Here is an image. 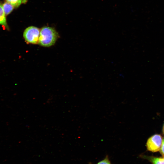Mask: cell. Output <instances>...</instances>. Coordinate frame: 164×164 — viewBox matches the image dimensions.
Instances as JSON below:
<instances>
[{"label": "cell", "mask_w": 164, "mask_h": 164, "mask_svg": "<svg viewBox=\"0 0 164 164\" xmlns=\"http://www.w3.org/2000/svg\"><path fill=\"white\" fill-rule=\"evenodd\" d=\"M40 31L39 28L30 26L27 28L23 33V37L25 40L32 44H39Z\"/></svg>", "instance_id": "cell-2"}, {"label": "cell", "mask_w": 164, "mask_h": 164, "mask_svg": "<svg viewBox=\"0 0 164 164\" xmlns=\"http://www.w3.org/2000/svg\"><path fill=\"white\" fill-rule=\"evenodd\" d=\"M2 5L6 15L9 14L12 11L14 7L12 5L7 2H5Z\"/></svg>", "instance_id": "cell-6"}, {"label": "cell", "mask_w": 164, "mask_h": 164, "mask_svg": "<svg viewBox=\"0 0 164 164\" xmlns=\"http://www.w3.org/2000/svg\"><path fill=\"white\" fill-rule=\"evenodd\" d=\"M6 2L12 5L14 7H18L21 4L22 0H5Z\"/></svg>", "instance_id": "cell-7"}, {"label": "cell", "mask_w": 164, "mask_h": 164, "mask_svg": "<svg viewBox=\"0 0 164 164\" xmlns=\"http://www.w3.org/2000/svg\"><path fill=\"white\" fill-rule=\"evenodd\" d=\"M91 164L90 163V164Z\"/></svg>", "instance_id": "cell-11"}, {"label": "cell", "mask_w": 164, "mask_h": 164, "mask_svg": "<svg viewBox=\"0 0 164 164\" xmlns=\"http://www.w3.org/2000/svg\"><path fill=\"white\" fill-rule=\"evenodd\" d=\"M162 132H163V133L164 134V124L163 125V128H162Z\"/></svg>", "instance_id": "cell-10"}, {"label": "cell", "mask_w": 164, "mask_h": 164, "mask_svg": "<svg viewBox=\"0 0 164 164\" xmlns=\"http://www.w3.org/2000/svg\"><path fill=\"white\" fill-rule=\"evenodd\" d=\"M162 141L161 136L159 134L154 135L147 140L146 144L147 149L149 151L156 152L160 150Z\"/></svg>", "instance_id": "cell-3"}, {"label": "cell", "mask_w": 164, "mask_h": 164, "mask_svg": "<svg viewBox=\"0 0 164 164\" xmlns=\"http://www.w3.org/2000/svg\"><path fill=\"white\" fill-rule=\"evenodd\" d=\"M160 151L161 154L163 157H164V138L162 140V144Z\"/></svg>", "instance_id": "cell-9"}, {"label": "cell", "mask_w": 164, "mask_h": 164, "mask_svg": "<svg viewBox=\"0 0 164 164\" xmlns=\"http://www.w3.org/2000/svg\"><path fill=\"white\" fill-rule=\"evenodd\" d=\"M142 158L146 159L152 164H164V157H157L145 155H141Z\"/></svg>", "instance_id": "cell-4"}, {"label": "cell", "mask_w": 164, "mask_h": 164, "mask_svg": "<svg viewBox=\"0 0 164 164\" xmlns=\"http://www.w3.org/2000/svg\"><path fill=\"white\" fill-rule=\"evenodd\" d=\"M58 37L57 32L53 28L43 27L40 30L39 44L44 47L51 46L55 43Z\"/></svg>", "instance_id": "cell-1"}, {"label": "cell", "mask_w": 164, "mask_h": 164, "mask_svg": "<svg viewBox=\"0 0 164 164\" xmlns=\"http://www.w3.org/2000/svg\"><path fill=\"white\" fill-rule=\"evenodd\" d=\"M6 15L4 12L2 5L0 3V25L4 26L6 29H9L8 26Z\"/></svg>", "instance_id": "cell-5"}, {"label": "cell", "mask_w": 164, "mask_h": 164, "mask_svg": "<svg viewBox=\"0 0 164 164\" xmlns=\"http://www.w3.org/2000/svg\"><path fill=\"white\" fill-rule=\"evenodd\" d=\"M97 164H111V162L109 160V159L108 156H106V157L103 160L100 161Z\"/></svg>", "instance_id": "cell-8"}]
</instances>
